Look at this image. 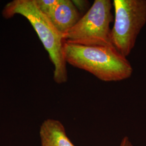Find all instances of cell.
I'll return each mask as SVG.
<instances>
[{
  "label": "cell",
  "mask_w": 146,
  "mask_h": 146,
  "mask_svg": "<svg viewBox=\"0 0 146 146\" xmlns=\"http://www.w3.org/2000/svg\"><path fill=\"white\" fill-rule=\"evenodd\" d=\"M63 50L67 63L102 81H122L133 72L131 63L114 46H87L64 41Z\"/></svg>",
  "instance_id": "1"
},
{
  "label": "cell",
  "mask_w": 146,
  "mask_h": 146,
  "mask_svg": "<svg viewBox=\"0 0 146 146\" xmlns=\"http://www.w3.org/2000/svg\"><path fill=\"white\" fill-rule=\"evenodd\" d=\"M110 0H95L87 11L64 36V41L87 46H113L110 23L113 17Z\"/></svg>",
  "instance_id": "3"
},
{
  "label": "cell",
  "mask_w": 146,
  "mask_h": 146,
  "mask_svg": "<svg viewBox=\"0 0 146 146\" xmlns=\"http://www.w3.org/2000/svg\"><path fill=\"white\" fill-rule=\"evenodd\" d=\"M74 5L76 7L78 11H84L87 7H88V5L89 4L88 1H80V0H74L72 1Z\"/></svg>",
  "instance_id": "8"
},
{
  "label": "cell",
  "mask_w": 146,
  "mask_h": 146,
  "mask_svg": "<svg viewBox=\"0 0 146 146\" xmlns=\"http://www.w3.org/2000/svg\"><path fill=\"white\" fill-rule=\"evenodd\" d=\"M46 16L63 36L81 17L80 12L71 0H58L56 5Z\"/></svg>",
  "instance_id": "5"
},
{
  "label": "cell",
  "mask_w": 146,
  "mask_h": 146,
  "mask_svg": "<svg viewBox=\"0 0 146 146\" xmlns=\"http://www.w3.org/2000/svg\"><path fill=\"white\" fill-rule=\"evenodd\" d=\"M37 8L44 15H47L56 5L58 0H34Z\"/></svg>",
  "instance_id": "7"
},
{
  "label": "cell",
  "mask_w": 146,
  "mask_h": 146,
  "mask_svg": "<svg viewBox=\"0 0 146 146\" xmlns=\"http://www.w3.org/2000/svg\"><path fill=\"white\" fill-rule=\"evenodd\" d=\"M120 146H133L128 137L125 136L123 138L120 143Z\"/></svg>",
  "instance_id": "9"
},
{
  "label": "cell",
  "mask_w": 146,
  "mask_h": 146,
  "mask_svg": "<svg viewBox=\"0 0 146 146\" xmlns=\"http://www.w3.org/2000/svg\"><path fill=\"white\" fill-rule=\"evenodd\" d=\"M39 134L41 146H75L67 135L64 125L58 120H44Z\"/></svg>",
  "instance_id": "6"
},
{
  "label": "cell",
  "mask_w": 146,
  "mask_h": 146,
  "mask_svg": "<svg viewBox=\"0 0 146 146\" xmlns=\"http://www.w3.org/2000/svg\"><path fill=\"white\" fill-rule=\"evenodd\" d=\"M16 14L26 17L36 32L54 66V81L58 84L66 83L68 72L64 56L63 35L37 8L34 0H14L7 3L2 11V15L7 19Z\"/></svg>",
  "instance_id": "2"
},
{
  "label": "cell",
  "mask_w": 146,
  "mask_h": 146,
  "mask_svg": "<svg viewBox=\"0 0 146 146\" xmlns=\"http://www.w3.org/2000/svg\"><path fill=\"white\" fill-rule=\"evenodd\" d=\"M115 17L111 31L112 44L127 58L146 23V0H114Z\"/></svg>",
  "instance_id": "4"
}]
</instances>
